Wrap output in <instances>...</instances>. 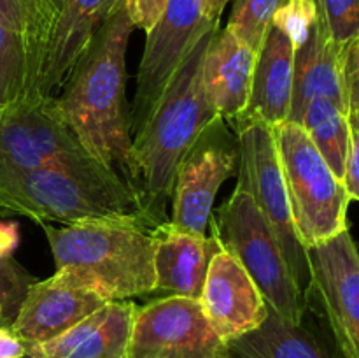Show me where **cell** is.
Returning <instances> with one entry per match:
<instances>
[{
    "mask_svg": "<svg viewBox=\"0 0 359 358\" xmlns=\"http://www.w3.org/2000/svg\"><path fill=\"white\" fill-rule=\"evenodd\" d=\"M135 30L126 0L98 28L93 41L63 81L55 100L81 146L128 185L130 105L126 49Z\"/></svg>",
    "mask_w": 359,
    "mask_h": 358,
    "instance_id": "cell-1",
    "label": "cell"
},
{
    "mask_svg": "<svg viewBox=\"0 0 359 358\" xmlns=\"http://www.w3.org/2000/svg\"><path fill=\"white\" fill-rule=\"evenodd\" d=\"M217 28H210L196 42L156 111L132 139L128 186L137 197L140 214L154 227L168 221L167 204L182 158L217 118L203 86V58Z\"/></svg>",
    "mask_w": 359,
    "mask_h": 358,
    "instance_id": "cell-2",
    "label": "cell"
},
{
    "mask_svg": "<svg viewBox=\"0 0 359 358\" xmlns=\"http://www.w3.org/2000/svg\"><path fill=\"white\" fill-rule=\"evenodd\" d=\"M55 258V274L107 300L153 293L154 235L140 213L84 218L55 227L42 223Z\"/></svg>",
    "mask_w": 359,
    "mask_h": 358,
    "instance_id": "cell-3",
    "label": "cell"
},
{
    "mask_svg": "<svg viewBox=\"0 0 359 358\" xmlns=\"http://www.w3.org/2000/svg\"><path fill=\"white\" fill-rule=\"evenodd\" d=\"M140 213L137 197L112 171L44 165L0 174V218L69 225L84 218Z\"/></svg>",
    "mask_w": 359,
    "mask_h": 358,
    "instance_id": "cell-4",
    "label": "cell"
},
{
    "mask_svg": "<svg viewBox=\"0 0 359 358\" xmlns=\"http://www.w3.org/2000/svg\"><path fill=\"white\" fill-rule=\"evenodd\" d=\"M209 225L210 234L248 270L266 305L291 325L304 323L307 297L294 283L283 249L251 195L235 186L223 206L210 214Z\"/></svg>",
    "mask_w": 359,
    "mask_h": 358,
    "instance_id": "cell-5",
    "label": "cell"
},
{
    "mask_svg": "<svg viewBox=\"0 0 359 358\" xmlns=\"http://www.w3.org/2000/svg\"><path fill=\"white\" fill-rule=\"evenodd\" d=\"M294 230L305 249L347 230L351 199L298 123L273 126Z\"/></svg>",
    "mask_w": 359,
    "mask_h": 358,
    "instance_id": "cell-6",
    "label": "cell"
},
{
    "mask_svg": "<svg viewBox=\"0 0 359 358\" xmlns=\"http://www.w3.org/2000/svg\"><path fill=\"white\" fill-rule=\"evenodd\" d=\"M233 128L237 130L241 140L237 188L248 192L255 200L256 207L272 228L283 249L294 283L307 297L309 283H311L307 249L294 230L276 137H273V126L252 121L233 125Z\"/></svg>",
    "mask_w": 359,
    "mask_h": 358,
    "instance_id": "cell-7",
    "label": "cell"
},
{
    "mask_svg": "<svg viewBox=\"0 0 359 358\" xmlns=\"http://www.w3.org/2000/svg\"><path fill=\"white\" fill-rule=\"evenodd\" d=\"M44 165L111 171L98 164L67 126L55 97L21 100L0 111V174ZM114 172V171H112Z\"/></svg>",
    "mask_w": 359,
    "mask_h": 358,
    "instance_id": "cell-8",
    "label": "cell"
},
{
    "mask_svg": "<svg viewBox=\"0 0 359 358\" xmlns=\"http://www.w3.org/2000/svg\"><path fill=\"white\" fill-rule=\"evenodd\" d=\"M214 27H219V23L203 16L202 0H168L160 20L146 32L135 97L130 107L132 139L149 121L196 42Z\"/></svg>",
    "mask_w": 359,
    "mask_h": 358,
    "instance_id": "cell-9",
    "label": "cell"
},
{
    "mask_svg": "<svg viewBox=\"0 0 359 358\" xmlns=\"http://www.w3.org/2000/svg\"><path fill=\"white\" fill-rule=\"evenodd\" d=\"M241 140L228 119L217 116L205 126L177 168L168 223L191 235H207L217 192L238 171Z\"/></svg>",
    "mask_w": 359,
    "mask_h": 358,
    "instance_id": "cell-10",
    "label": "cell"
},
{
    "mask_svg": "<svg viewBox=\"0 0 359 358\" xmlns=\"http://www.w3.org/2000/svg\"><path fill=\"white\" fill-rule=\"evenodd\" d=\"M307 300H316L340 358H359V249L349 228L307 248Z\"/></svg>",
    "mask_w": 359,
    "mask_h": 358,
    "instance_id": "cell-11",
    "label": "cell"
},
{
    "mask_svg": "<svg viewBox=\"0 0 359 358\" xmlns=\"http://www.w3.org/2000/svg\"><path fill=\"white\" fill-rule=\"evenodd\" d=\"M226 350L196 298L161 297L137 307L126 358H226Z\"/></svg>",
    "mask_w": 359,
    "mask_h": 358,
    "instance_id": "cell-12",
    "label": "cell"
},
{
    "mask_svg": "<svg viewBox=\"0 0 359 358\" xmlns=\"http://www.w3.org/2000/svg\"><path fill=\"white\" fill-rule=\"evenodd\" d=\"M198 302L226 343L258 329L269 314V305L252 277L224 248L210 262Z\"/></svg>",
    "mask_w": 359,
    "mask_h": 358,
    "instance_id": "cell-13",
    "label": "cell"
},
{
    "mask_svg": "<svg viewBox=\"0 0 359 358\" xmlns=\"http://www.w3.org/2000/svg\"><path fill=\"white\" fill-rule=\"evenodd\" d=\"M107 302L111 300L97 291L76 286L53 274L28 288L11 329L30 347L62 336Z\"/></svg>",
    "mask_w": 359,
    "mask_h": 358,
    "instance_id": "cell-14",
    "label": "cell"
},
{
    "mask_svg": "<svg viewBox=\"0 0 359 358\" xmlns=\"http://www.w3.org/2000/svg\"><path fill=\"white\" fill-rule=\"evenodd\" d=\"M294 53L297 42L293 35L272 21L256 55L251 97L245 111L230 121L231 125L259 121L279 126L287 121L293 98Z\"/></svg>",
    "mask_w": 359,
    "mask_h": 358,
    "instance_id": "cell-15",
    "label": "cell"
},
{
    "mask_svg": "<svg viewBox=\"0 0 359 358\" xmlns=\"http://www.w3.org/2000/svg\"><path fill=\"white\" fill-rule=\"evenodd\" d=\"M123 0H63L42 62L37 86L39 98H51L62 88L98 28Z\"/></svg>",
    "mask_w": 359,
    "mask_h": 358,
    "instance_id": "cell-16",
    "label": "cell"
},
{
    "mask_svg": "<svg viewBox=\"0 0 359 358\" xmlns=\"http://www.w3.org/2000/svg\"><path fill=\"white\" fill-rule=\"evenodd\" d=\"M137 305L111 300L62 336L28 347L32 358H126Z\"/></svg>",
    "mask_w": 359,
    "mask_h": 358,
    "instance_id": "cell-17",
    "label": "cell"
},
{
    "mask_svg": "<svg viewBox=\"0 0 359 358\" xmlns=\"http://www.w3.org/2000/svg\"><path fill=\"white\" fill-rule=\"evenodd\" d=\"M154 235V291L163 297H186L198 300L214 255L223 249L216 237L191 235L177 230L168 221L153 228Z\"/></svg>",
    "mask_w": 359,
    "mask_h": 358,
    "instance_id": "cell-18",
    "label": "cell"
},
{
    "mask_svg": "<svg viewBox=\"0 0 359 358\" xmlns=\"http://www.w3.org/2000/svg\"><path fill=\"white\" fill-rule=\"evenodd\" d=\"M256 53L226 27L217 28L203 58V86L217 116L233 121L251 97Z\"/></svg>",
    "mask_w": 359,
    "mask_h": 358,
    "instance_id": "cell-19",
    "label": "cell"
},
{
    "mask_svg": "<svg viewBox=\"0 0 359 358\" xmlns=\"http://www.w3.org/2000/svg\"><path fill=\"white\" fill-rule=\"evenodd\" d=\"M342 55L316 16L307 37L294 53L293 98L287 121L300 123L307 105L316 98H330L349 111L344 90Z\"/></svg>",
    "mask_w": 359,
    "mask_h": 358,
    "instance_id": "cell-20",
    "label": "cell"
},
{
    "mask_svg": "<svg viewBox=\"0 0 359 358\" xmlns=\"http://www.w3.org/2000/svg\"><path fill=\"white\" fill-rule=\"evenodd\" d=\"M226 358H340L304 323L291 325L269 307L266 319L251 332L228 340Z\"/></svg>",
    "mask_w": 359,
    "mask_h": 358,
    "instance_id": "cell-21",
    "label": "cell"
},
{
    "mask_svg": "<svg viewBox=\"0 0 359 358\" xmlns=\"http://www.w3.org/2000/svg\"><path fill=\"white\" fill-rule=\"evenodd\" d=\"M298 125L305 130L337 178L342 179L349 150V111L330 98H316L305 109Z\"/></svg>",
    "mask_w": 359,
    "mask_h": 358,
    "instance_id": "cell-22",
    "label": "cell"
},
{
    "mask_svg": "<svg viewBox=\"0 0 359 358\" xmlns=\"http://www.w3.org/2000/svg\"><path fill=\"white\" fill-rule=\"evenodd\" d=\"M20 228L14 221L0 220V318L13 323L35 277L14 258Z\"/></svg>",
    "mask_w": 359,
    "mask_h": 358,
    "instance_id": "cell-23",
    "label": "cell"
},
{
    "mask_svg": "<svg viewBox=\"0 0 359 358\" xmlns=\"http://www.w3.org/2000/svg\"><path fill=\"white\" fill-rule=\"evenodd\" d=\"M63 0H28L30 7V25L25 37V55H27V86L25 100H41L37 97L39 79H41L42 62L48 48L55 21L62 11Z\"/></svg>",
    "mask_w": 359,
    "mask_h": 358,
    "instance_id": "cell-24",
    "label": "cell"
},
{
    "mask_svg": "<svg viewBox=\"0 0 359 358\" xmlns=\"http://www.w3.org/2000/svg\"><path fill=\"white\" fill-rule=\"evenodd\" d=\"M27 55L25 42L0 18V111L25 100Z\"/></svg>",
    "mask_w": 359,
    "mask_h": 358,
    "instance_id": "cell-25",
    "label": "cell"
},
{
    "mask_svg": "<svg viewBox=\"0 0 359 358\" xmlns=\"http://www.w3.org/2000/svg\"><path fill=\"white\" fill-rule=\"evenodd\" d=\"M284 0H233L226 28L258 55L277 9Z\"/></svg>",
    "mask_w": 359,
    "mask_h": 358,
    "instance_id": "cell-26",
    "label": "cell"
},
{
    "mask_svg": "<svg viewBox=\"0 0 359 358\" xmlns=\"http://www.w3.org/2000/svg\"><path fill=\"white\" fill-rule=\"evenodd\" d=\"M318 20L333 44L344 49L359 35V0H314Z\"/></svg>",
    "mask_w": 359,
    "mask_h": 358,
    "instance_id": "cell-27",
    "label": "cell"
},
{
    "mask_svg": "<svg viewBox=\"0 0 359 358\" xmlns=\"http://www.w3.org/2000/svg\"><path fill=\"white\" fill-rule=\"evenodd\" d=\"M342 77L349 114L359 116V35L344 49Z\"/></svg>",
    "mask_w": 359,
    "mask_h": 358,
    "instance_id": "cell-28",
    "label": "cell"
},
{
    "mask_svg": "<svg viewBox=\"0 0 359 358\" xmlns=\"http://www.w3.org/2000/svg\"><path fill=\"white\" fill-rule=\"evenodd\" d=\"M351 137L349 150H347L346 168H344L342 183L351 200L359 202V118L349 114Z\"/></svg>",
    "mask_w": 359,
    "mask_h": 358,
    "instance_id": "cell-29",
    "label": "cell"
},
{
    "mask_svg": "<svg viewBox=\"0 0 359 358\" xmlns=\"http://www.w3.org/2000/svg\"><path fill=\"white\" fill-rule=\"evenodd\" d=\"M167 4L168 0H126L133 25L144 32H149L154 27Z\"/></svg>",
    "mask_w": 359,
    "mask_h": 358,
    "instance_id": "cell-30",
    "label": "cell"
},
{
    "mask_svg": "<svg viewBox=\"0 0 359 358\" xmlns=\"http://www.w3.org/2000/svg\"><path fill=\"white\" fill-rule=\"evenodd\" d=\"M0 18L13 28L14 32L27 37L28 25H30V7L28 0H0Z\"/></svg>",
    "mask_w": 359,
    "mask_h": 358,
    "instance_id": "cell-31",
    "label": "cell"
},
{
    "mask_svg": "<svg viewBox=\"0 0 359 358\" xmlns=\"http://www.w3.org/2000/svg\"><path fill=\"white\" fill-rule=\"evenodd\" d=\"M228 2L230 0H202L203 16L209 21H212V23H219L221 14L226 9Z\"/></svg>",
    "mask_w": 359,
    "mask_h": 358,
    "instance_id": "cell-32",
    "label": "cell"
},
{
    "mask_svg": "<svg viewBox=\"0 0 359 358\" xmlns=\"http://www.w3.org/2000/svg\"><path fill=\"white\" fill-rule=\"evenodd\" d=\"M0 323H7V321H6V319H2V318H0ZM9 325H11V323H9Z\"/></svg>",
    "mask_w": 359,
    "mask_h": 358,
    "instance_id": "cell-33",
    "label": "cell"
},
{
    "mask_svg": "<svg viewBox=\"0 0 359 358\" xmlns=\"http://www.w3.org/2000/svg\"><path fill=\"white\" fill-rule=\"evenodd\" d=\"M354 116H356V114H354ZM358 118H359V116H358Z\"/></svg>",
    "mask_w": 359,
    "mask_h": 358,
    "instance_id": "cell-34",
    "label": "cell"
}]
</instances>
